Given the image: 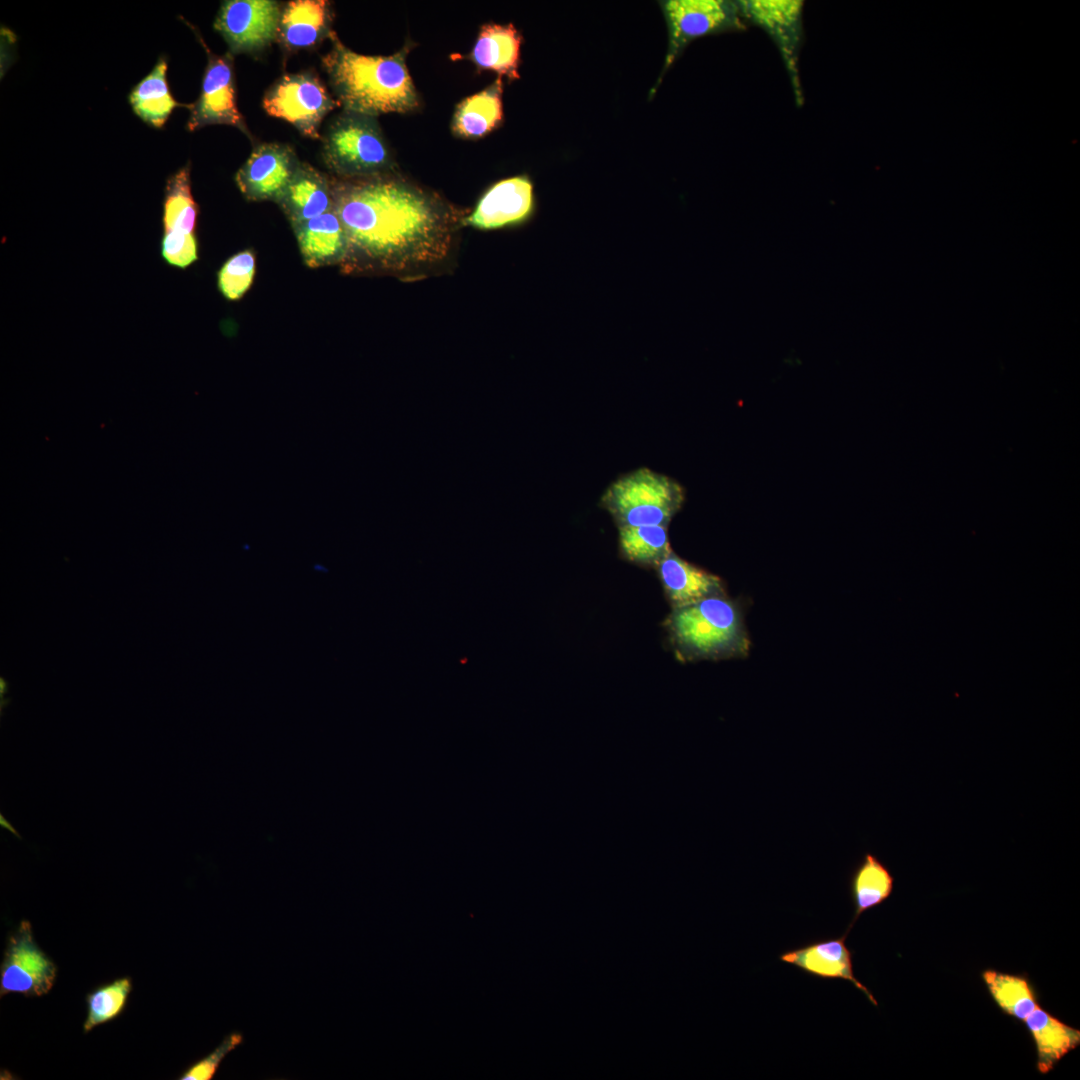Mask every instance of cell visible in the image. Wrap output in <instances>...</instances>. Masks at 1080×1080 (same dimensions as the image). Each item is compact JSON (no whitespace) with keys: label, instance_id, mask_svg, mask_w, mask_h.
<instances>
[{"label":"cell","instance_id":"7c38bea8","mask_svg":"<svg viewBox=\"0 0 1080 1080\" xmlns=\"http://www.w3.org/2000/svg\"><path fill=\"white\" fill-rule=\"evenodd\" d=\"M299 164L291 147L265 143L252 151L236 173L235 181L246 199L277 202Z\"/></svg>","mask_w":1080,"mask_h":1080},{"label":"cell","instance_id":"4316f807","mask_svg":"<svg viewBox=\"0 0 1080 1080\" xmlns=\"http://www.w3.org/2000/svg\"><path fill=\"white\" fill-rule=\"evenodd\" d=\"M131 990V979L122 977L90 992L86 997L87 1015L83 1024L84 1033L117 1018L124 1010Z\"/></svg>","mask_w":1080,"mask_h":1080},{"label":"cell","instance_id":"603a6c76","mask_svg":"<svg viewBox=\"0 0 1080 1080\" xmlns=\"http://www.w3.org/2000/svg\"><path fill=\"white\" fill-rule=\"evenodd\" d=\"M167 61L160 58L152 71L130 92L129 102L133 112L146 124L161 128L172 111L179 106L171 95L167 82Z\"/></svg>","mask_w":1080,"mask_h":1080},{"label":"cell","instance_id":"44dd1931","mask_svg":"<svg viewBox=\"0 0 1080 1080\" xmlns=\"http://www.w3.org/2000/svg\"><path fill=\"white\" fill-rule=\"evenodd\" d=\"M894 880L889 868L875 854H863L849 878L854 915L845 933H849L864 912L881 905L892 895Z\"/></svg>","mask_w":1080,"mask_h":1080},{"label":"cell","instance_id":"d4e9b609","mask_svg":"<svg viewBox=\"0 0 1080 1080\" xmlns=\"http://www.w3.org/2000/svg\"><path fill=\"white\" fill-rule=\"evenodd\" d=\"M197 204L191 192L190 169L185 166L167 180L163 205L164 232L196 235Z\"/></svg>","mask_w":1080,"mask_h":1080},{"label":"cell","instance_id":"cb8c5ba5","mask_svg":"<svg viewBox=\"0 0 1080 1080\" xmlns=\"http://www.w3.org/2000/svg\"><path fill=\"white\" fill-rule=\"evenodd\" d=\"M619 554L622 559L645 568H656L672 551L668 526L618 528Z\"/></svg>","mask_w":1080,"mask_h":1080},{"label":"cell","instance_id":"5b68a950","mask_svg":"<svg viewBox=\"0 0 1080 1080\" xmlns=\"http://www.w3.org/2000/svg\"><path fill=\"white\" fill-rule=\"evenodd\" d=\"M327 167L344 179L388 174L393 159L374 117L345 112L323 140Z\"/></svg>","mask_w":1080,"mask_h":1080},{"label":"cell","instance_id":"8fae6325","mask_svg":"<svg viewBox=\"0 0 1080 1080\" xmlns=\"http://www.w3.org/2000/svg\"><path fill=\"white\" fill-rule=\"evenodd\" d=\"M197 36L200 39L199 35ZM200 42L206 49L208 61L200 96L189 108L187 129L192 132L207 125L225 124L234 126L249 136L236 104L232 53L218 56L212 53L201 39Z\"/></svg>","mask_w":1080,"mask_h":1080},{"label":"cell","instance_id":"8992f818","mask_svg":"<svg viewBox=\"0 0 1080 1080\" xmlns=\"http://www.w3.org/2000/svg\"><path fill=\"white\" fill-rule=\"evenodd\" d=\"M737 4L747 26L760 28L775 44L787 72L795 103L798 107L803 106L799 59L804 40V1L739 0Z\"/></svg>","mask_w":1080,"mask_h":1080},{"label":"cell","instance_id":"9a60e30c","mask_svg":"<svg viewBox=\"0 0 1080 1080\" xmlns=\"http://www.w3.org/2000/svg\"><path fill=\"white\" fill-rule=\"evenodd\" d=\"M672 608L727 595L722 580L671 551L655 568Z\"/></svg>","mask_w":1080,"mask_h":1080},{"label":"cell","instance_id":"2e32d148","mask_svg":"<svg viewBox=\"0 0 1080 1080\" xmlns=\"http://www.w3.org/2000/svg\"><path fill=\"white\" fill-rule=\"evenodd\" d=\"M277 203L293 227L334 209L332 182L300 163Z\"/></svg>","mask_w":1080,"mask_h":1080},{"label":"cell","instance_id":"4dcf8cb0","mask_svg":"<svg viewBox=\"0 0 1080 1080\" xmlns=\"http://www.w3.org/2000/svg\"><path fill=\"white\" fill-rule=\"evenodd\" d=\"M0 824L2 825V827H5V828H7L8 830H10V831H11V832H12V833H13V834L15 835V836H17L18 838H21V837H20V835L18 834V832H17V831H16V830H15V829H14V828L12 827V825H11V824H10V823H9V822H8V821H7V820H6L5 818H4V817H3V815H0Z\"/></svg>","mask_w":1080,"mask_h":1080},{"label":"cell","instance_id":"d6986e66","mask_svg":"<svg viewBox=\"0 0 1080 1080\" xmlns=\"http://www.w3.org/2000/svg\"><path fill=\"white\" fill-rule=\"evenodd\" d=\"M520 46L521 36L513 25L486 24L480 29L471 59L482 69L516 79Z\"/></svg>","mask_w":1080,"mask_h":1080},{"label":"cell","instance_id":"30bf717a","mask_svg":"<svg viewBox=\"0 0 1080 1080\" xmlns=\"http://www.w3.org/2000/svg\"><path fill=\"white\" fill-rule=\"evenodd\" d=\"M281 5L272 0L224 1L214 28L225 39L230 53L257 52L277 37Z\"/></svg>","mask_w":1080,"mask_h":1080},{"label":"cell","instance_id":"ac0fdd59","mask_svg":"<svg viewBox=\"0 0 1080 1080\" xmlns=\"http://www.w3.org/2000/svg\"><path fill=\"white\" fill-rule=\"evenodd\" d=\"M332 11L325 0H294L283 8L278 37L288 50L308 48L330 36Z\"/></svg>","mask_w":1080,"mask_h":1080},{"label":"cell","instance_id":"5bb4252c","mask_svg":"<svg viewBox=\"0 0 1080 1080\" xmlns=\"http://www.w3.org/2000/svg\"><path fill=\"white\" fill-rule=\"evenodd\" d=\"M847 935L845 933L838 938L823 939L785 951L779 955V960L813 977L848 981L877 1006L876 999L854 975L852 952L845 943Z\"/></svg>","mask_w":1080,"mask_h":1080},{"label":"cell","instance_id":"4fadbf2b","mask_svg":"<svg viewBox=\"0 0 1080 1080\" xmlns=\"http://www.w3.org/2000/svg\"><path fill=\"white\" fill-rule=\"evenodd\" d=\"M534 204L533 184L528 177L507 178L485 192L465 223L481 230L520 224L530 217Z\"/></svg>","mask_w":1080,"mask_h":1080},{"label":"cell","instance_id":"277c9868","mask_svg":"<svg viewBox=\"0 0 1080 1080\" xmlns=\"http://www.w3.org/2000/svg\"><path fill=\"white\" fill-rule=\"evenodd\" d=\"M685 490L671 477L646 467L625 473L603 492L600 506L617 528L668 526L683 506Z\"/></svg>","mask_w":1080,"mask_h":1080},{"label":"cell","instance_id":"83f0119b","mask_svg":"<svg viewBox=\"0 0 1080 1080\" xmlns=\"http://www.w3.org/2000/svg\"><path fill=\"white\" fill-rule=\"evenodd\" d=\"M256 259L252 250L231 256L218 272V288L231 301L240 299L250 288L255 275Z\"/></svg>","mask_w":1080,"mask_h":1080},{"label":"cell","instance_id":"e0dca14e","mask_svg":"<svg viewBox=\"0 0 1080 1080\" xmlns=\"http://www.w3.org/2000/svg\"><path fill=\"white\" fill-rule=\"evenodd\" d=\"M292 228L308 267L342 264L347 253V238L334 209Z\"/></svg>","mask_w":1080,"mask_h":1080},{"label":"cell","instance_id":"7402d4cb","mask_svg":"<svg viewBox=\"0 0 1080 1080\" xmlns=\"http://www.w3.org/2000/svg\"><path fill=\"white\" fill-rule=\"evenodd\" d=\"M502 82L498 78L484 90L464 99L453 116L452 130L462 138H480L502 121Z\"/></svg>","mask_w":1080,"mask_h":1080},{"label":"cell","instance_id":"3957f363","mask_svg":"<svg viewBox=\"0 0 1080 1080\" xmlns=\"http://www.w3.org/2000/svg\"><path fill=\"white\" fill-rule=\"evenodd\" d=\"M664 627L681 661L743 657L749 650L741 606L727 595L672 608Z\"/></svg>","mask_w":1080,"mask_h":1080},{"label":"cell","instance_id":"6da1fadb","mask_svg":"<svg viewBox=\"0 0 1080 1080\" xmlns=\"http://www.w3.org/2000/svg\"><path fill=\"white\" fill-rule=\"evenodd\" d=\"M331 182L347 273L401 272L447 255L456 216L438 197L389 173Z\"/></svg>","mask_w":1080,"mask_h":1080},{"label":"cell","instance_id":"484cf974","mask_svg":"<svg viewBox=\"0 0 1080 1080\" xmlns=\"http://www.w3.org/2000/svg\"><path fill=\"white\" fill-rule=\"evenodd\" d=\"M982 978L991 997L1006 1014L1024 1021L1039 1007L1026 979L994 970L984 971Z\"/></svg>","mask_w":1080,"mask_h":1080},{"label":"cell","instance_id":"52a82bcc","mask_svg":"<svg viewBox=\"0 0 1080 1080\" xmlns=\"http://www.w3.org/2000/svg\"><path fill=\"white\" fill-rule=\"evenodd\" d=\"M318 77L302 72L279 78L263 98L264 110L292 124L306 137L320 138L323 118L339 106Z\"/></svg>","mask_w":1080,"mask_h":1080},{"label":"cell","instance_id":"ba28073f","mask_svg":"<svg viewBox=\"0 0 1080 1080\" xmlns=\"http://www.w3.org/2000/svg\"><path fill=\"white\" fill-rule=\"evenodd\" d=\"M669 31L665 71L693 40L722 32L744 31L737 1L669 0L662 4Z\"/></svg>","mask_w":1080,"mask_h":1080},{"label":"cell","instance_id":"ffe728a7","mask_svg":"<svg viewBox=\"0 0 1080 1080\" xmlns=\"http://www.w3.org/2000/svg\"><path fill=\"white\" fill-rule=\"evenodd\" d=\"M1037 1051V1067L1047 1073L1080 1043V1031L1050 1015L1040 1006L1024 1020Z\"/></svg>","mask_w":1080,"mask_h":1080},{"label":"cell","instance_id":"7a4b0ae2","mask_svg":"<svg viewBox=\"0 0 1080 1080\" xmlns=\"http://www.w3.org/2000/svg\"><path fill=\"white\" fill-rule=\"evenodd\" d=\"M329 37L331 49L322 63L345 112L375 117L407 113L419 107L406 65L407 48L389 56H367L347 48L335 32Z\"/></svg>","mask_w":1080,"mask_h":1080},{"label":"cell","instance_id":"f546056e","mask_svg":"<svg viewBox=\"0 0 1080 1080\" xmlns=\"http://www.w3.org/2000/svg\"><path fill=\"white\" fill-rule=\"evenodd\" d=\"M243 1037L234 1032L226 1036L222 1043L209 1055L190 1066L180 1077L181 1080H210L216 1073L225 1056L241 1044Z\"/></svg>","mask_w":1080,"mask_h":1080},{"label":"cell","instance_id":"9c48e42d","mask_svg":"<svg viewBox=\"0 0 1080 1080\" xmlns=\"http://www.w3.org/2000/svg\"><path fill=\"white\" fill-rule=\"evenodd\" d=\"M54 962L37 945L29 921L23 920L9 936L0 966V995L26 997L47 994L56 979Z\"/></svg>","mask_w":1080,"mask_h":1080},{"label":"cell","instance_id":"f1b7e54d","mask_svg":"<svg viewBox=\"0 0 1080 1080\" xmlns=\"http://www.w3.org/2000/svg\"><path fill=\"white\" fill-rule=\"evenodd\" d=\"M161 254L167 263L184 269L198 259L196 235L164 232Z\"/></svg>","mask_w":1080,"mask_h":1080}]
</instances>
